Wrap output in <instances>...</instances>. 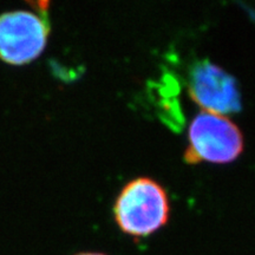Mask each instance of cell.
I'll return each mask as SVG.
<instances>
[{"mask_svg": "<svg viewBox=\"0 0 255 255\" xmlns=\"http://www.w3.org/2000/svg\"><path fill=\"white\" fill-rule=\"evenodd\" d=\"M188 89L191 100L206 113L226 116L242 108L237 79L210 60H199L191 66Z\"/></svg>", "mask_w": 255, "mask_h": 255, "instance_id": "277c9868", "label": "cell"}, {"mask_svg": "<svg viewBox=\"0 0 255 255\" xmlns=\"http://www.w3.org/2000/svg\"><path fill=\"white\" fill-rule=\"evenodd\" d=\"M189 144L184 152L188 163H229L244 151V136L233 121L222 115L201 113L191 121Z\"/></svg>", "mask_w": 255, "mask_h": 255, "instance_id": "7a4b0ae2", "label": "cell"}, {"mask_svg": "<svg viewBox=\"0 0 255 255\" xmlns=\"http://www.w3.org/2000/svg\"><path fill=\"white\" fill-rule=\"evenodd\" d=\"M76 255H105V254H101V253H79Z\"/></svg>", "mask_w": 255, "mask_h": 255, "instance_id": "5b68a950", "label": "cell"}, {"mask_svg": "<svg viewBox=\"0 0 255 255\" xmlns=\"http://www.w3.org/2000/svg\"><path fill=\"white\" fill-rule=\"evenodd\" d=\"M170 203L167 191L155 180L138 177L123 187L114 205L115 221L131 237H148L169 220Z\"/></svg>", "mask_w": 255, "mask_h": 255, "instance_id": "6da1fadb", "label": "cell"}, {"mask_svg": "<svg viewBox=\"0 0 255 255\" xmlns=\"http://www.w3.org/2000/svg\"><path fill=\"white\" fill-rule=\"evenodd\" d=\"M46 19L26 9L0 15V59L11 65H24L39 57L49 39Z\"/></svg>", "mask_w": 255, "mask_h": 255, "instance_id": "3957f363", "label": "cell"}]
</instances>
